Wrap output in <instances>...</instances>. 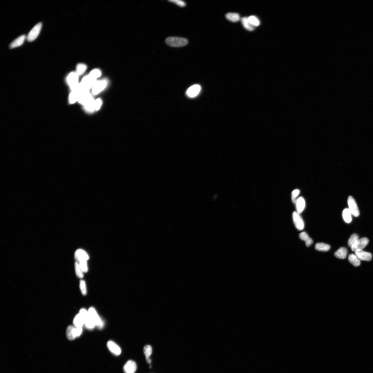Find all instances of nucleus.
Wrapping results in <instances>:
<instances>
[{
	"instance_id": "40",
	"label": "nucleus",
	"mask_w": 373,
	"mask_h": 373,
	"mask_svg": "<svg viewBox=\"0 0 373 373\" xmlns=\"http://www.w3.org/2000/svg\"><path fill=\"white\" fill-rule=\"evenodd\" d=\"M299 193V190L298 189H295L294 190L292 193V200L294 204H295L297 200L296 198L298 197Z\"/></svg>"
},
{
	"instance_id": "13",
	"label": "nucleus",
	"mask_w": 373,
	"mask_h": 373,
	"mask_svg": "<svg viewBox=\"0 0 373 373\" xmlns=\"http://www.w3.org/2000/svg\"><path fill=\"white\" fill-rule=\"evenodd\" d=\"M107 345L108 350L114 355L118 356L121 354V348L115 342L112 341H108Z\"/></svg>"
},
{
	"instance_id": "8",
	"label": "nucleus",
	"mask_w": 373,
	"mask_h": 373,
	"mask_svg": "<svg viewBox=\"0 0 373 373\" xmlns=\"http://www.w3.org/2000/svg\"><path fill=\"white\" fill-rule=\"evenodd\" d=\"M369 242V240L368 238H362L359 239L354 244H353L351 247V249L354 252L363 250L368 244Z\"/></svg>"
},
{
	"instance_id": "1",
	"label": "nucleus",
	"mask_w": 373,
	"mask_h": 373,
	"mask_svg": "<svg viewBox=\"0 0 373 373\" xmlns=\"http://www.w3.org/2000/svg\"><path fill=\"white\" fill-rule=\"evenodd\" d=\"M166 43L171 47L178 48L186 45L188 41L184 38L169 37L166 39Z\"/></svg>"
},
{
	"instance_id": "39",
	"label": "nucleus",
	"mask_w": 373,
	"mask_h": 373,
	"mask_svg": "<svg viewBox=\"0 0 373 373\" xmlns=\"http://www.w3.org/2000/svg\"><path fill=\"white\" fill-rule=\"evenodd\" d=\"M169 2L181 7H183L186 6V3L184 1L181 0H170Z\"/></svg>"
},
{
	"instance_id": "16",
	"label": "nucleus",
	"mask_w": 373,
	"mask_h": 373,
	"mask_svg": "<svg viewBox=\"0 0 373 373\" xmlns=\"http://www.w3.org/2000/svg\"><path fill=\"white\" fill-rule=\"evenodd\" d=\"M75 257L78 262H80L82 261H87L89 259V256L86 253L81 249H78L75 252Z\"/></svg>"
},
{
	"instance_id": "34",
	"label": "nucleus",
	"mask_w": 373,
	"mask_h": 373,
	"mask_svg": "<svg viewBox=\"0 0 373 373\" xmlns=\"http://www.w3.org/2000/svg\"><path fill=\"white\" fill-rule=\"evenodd\" d=\"M359 236L356 234H353L350 237L348 241V245L350 247H352L353 244H354L356 242L359 240Z\"/></svg>"
},
{
	"instance_id": "5",
	"label": "nucleus",
	"mask_w": 373,
	"mask_h": 373,
	"mask_svg": "<svg viewBox=\"0 0 373 373\" xmlns=\"http://www.w3.org/2000/svg\"><path fill=\"white\" fill-rule=\"evenodd\" d=\"M89 314L95 325L99 329H102L104 326V323L98 314L96 310L93 307H90L88 310Z\"/></svg>"
},
{
	"instance_id": "33",
	"label": "nucleus",
	"mask_w": 373,
	"mask_h": 373,
	"mask_svg": "<svg viewBox=\"0 0 373 373\" xmlns=\"http://www.w3.org/2000/svg\"><path fill=\"white\" fill-rule=\"evenodd\" d=\"M75 267L76 274L77 276L80 278H82L84 276L83 272L78 262L75 263Z\"/></svg>"
},
{
	"instance_id": "37",
	"label": "nucleus",
	"mask_w": 373,
	"mask_h": 373,
	"mask_svg": "<svg viewBox=\"0 0 373 373\" xmlns=\"http://www.w3.org/2000/svg\"><path fill=\"white\" fill-rule=\"evenodd\" d=\"M79 262L82 270L83 272L86 273L88 271V266H87V261H82Z\"/></svg>"
},
{
	"instance_id": "32",
	"label": "nucleus",
	"mask_w": 373,
	"mask_h": 373,
	"mask_svg": "<svg viewBox=\"0 0 373 373\" xmlns=\"http://www.w3.org/2000/svg\"><path fill=\"white\" fill-rule=\"evenodd\" d=\"M86 69V66L85 64H79L77 65L76 69V73L78 76L82 75L85 72Z\"/></svg>"
},
{
	"instance_id": "36",
	"label": "nucleus",
	"mask_w": 373,
	"mask_h": 373,
	"mask_svg": "<svg viewBox=\"0 0 373 373\" xmlns=\"http://www.w3.org/2000/svg\"><path fill=\"white\" fill-rule=\"evenodd\" d=\"M80 286L82 293L83 295H86L87 293V289L85 282L84 280H81Z\"/></svg>"
},
{
	"instance_id": "28",
	"label": "nucleus",
	"mask_w": 373,
	"mask_h": 373,
	"mask_svg": "<svg viewBox=\"0 0 373 373\" xmlns=\"http://www.w3.org/2000/svg\"><path fill=\"white\" fill-rule=\"evenodd\" d=\"M94 100L93 98L92 97L91 98L88 100L85 105H84V108L86 110L89 112H92L95 110L94 108Z\"/></svg>"
},
{
	"instance_id": "22",
	"label": "nucleus",
	"mask_w": 373,
	"mask_h": 373,
	"mask_svg": "<svg viewBox=\"0 0 373 373\" xmlns=\"http://www.w3.org/2000/svg\"><path fill=\"white\" fill-rule=\"evenodd\" d=\"M299 237L301 240L305 242L306 245L307 247H309L313 243L312 239L309 237L308 235L306 232H303L299 234Z\"/></svg>"
},
{
	"instance_id": "21",
	"label": "nucleus",
	"mask_w": 373,
	"mask_h": 373,
	"mask_svg": "<svg viewBox=\"0 0 373 373\" xmlns=\"http://www.w3.org/2000/svg\"><path fill=\"white\" fill-rule=\"evenodd\" d=\"M143 352L146 356L147 362L148 363L150 364L151 362L150 356L152 353V348L151 346L149 345H145L143 348Z\"/></svg>"
},
{
	"instance_id": "12",
	"label": "nucleus",
	"mask_w": 373,
	"mask_h": 373,
	"mask_svg": "<svg viewBox=\"0 0 373 373\" xmlns=\"http://www.w3.org/2000/svg\"><path fill=\"white\" fill-rule=\"evenodd\" d=\"M137 369V365L134 361L130 360L125 364L123 368L124 373H135Z\"/></svg>"
},
{
	"instance_id": "4",
	"label": "nucleus",
	"mask_w": 373,
	"mask_h": 373,
	"mask_svg": "<svg viewBox=\"0 0 373 373\" xmlns=\"http://www.w3.org/2000/svg\"><path fill=\"white\" fill-rule=\"evenodd\" d=\"M78 75L77 73L72 72L68 75L67 78V83L71 88L72 91L75 90L79 85Z\"/></svg>"
},
{
	"instance_id": "11",
	"label": "nucleus",
	"mask_w": 373,
	"mask_h": 373,
	"mask_svg": "<svg viewBox=\"0 0 373 373\" xmlns=\"http://www.w3.org/2000/svg\"><path fill=\"white\" fill-rule=\"evenodd\" d=\"M107 83L105 80L97 81L92 89V94L96 95L103 90L107 86Z\"/></svg>"
},
{
	"instance_id": "3",
	"label": "nucleus",
	"mask_w": 373,
	"mask_h": 373,
	"mask_svg": "<svg viewBox=\"0 0 373 373\" xmlns=\"http://www.w3.org/2000/svg\"><path fill=\"white\" fill-rule=\"evenodd\" d=\"M96 82V79L89 75L84 77L79 84L82 89L85 90L89 91L90 89L92 88Z\"/></svg>"
},
{
	"instance_id": "15",
	"label": "nucleus",
	"mask_w": 373,
	"mask_h": 373,
	"mask_svg": "<svg viewBox=\"0 0 373 373\" xmlns=\"http://www.w3.org/2000/svg\"><path fill=\"white\" fill-rule=\"evenodd\" d=\"M355 253V255L360 260L369 261L372 259V255L371 253H370L361 250L356 251Z\"/></svg>"
},
{
	"instance_id": "17",
	"label": "nucleus",
	"mask_w": 373,
	"mask_h": 373,
	"mask_svg": "<svg viewBox=\"0 0 373 373\" xmlns=\"http://www.w3.org/2000/svg\"><path fill=\"white\" fill-rule=\"evenodd\" d=\"M66 335L67 338L70 340H74L77 337L75 326H69L67 329Z\"/></svg>"
},
{
	"instance_id": "31",
	"label": "nucleus",
	"mask_w": 373,
	"mask_h": 373,
	"mask_svg": "<svg viewBox=\"0 0 373 373\" xmlns=\"http://www.w3.org/2000/svg\"><path fill=\"white\" fill-rule=\"evenodd\" d=\"M247 18L249 22L253 26L257 27L260 25V21L256 16L252 15Z\"/></svg>"
},
{
	"instance_id": "10",
	"label": "nucleus",
	"mask_w": 373,
	"mask_h": 373,
	"mask_svg": "<svg viewBox=\"0 0 373 373\" xmlns=\"http://www.w3.org/2000/svg\"><path fill=\"white\" fill-rule=\"evenodd\" d=\"M78 91V101L83 105L92 97L89 91L81 90Z\"/></svg>"
},
{
	"instance_id": "19",
	"label": "nucleus",
	"mask_w": 373,
	"mask_h": 373,
	"mask_svg": "<svg viewBox=\"0 0 373 373\" xmlns=\"http://www.w3.org/2000/svg\"><path fill=\"white\" fill-rule=\"evenodd\" d=\"M297 212L300 214L303 211L306 207V201L302 197H299L295 203Z\"/></svg>"
},
{
	"instance_id": "29",
	"label": "nucleus",
	"mask_w": 373,
	"mask_h": 373,
	"mask_svg": "<svg viewBox=\"0 0 373 373\" xmlns=\"http://www.w3.org/2000/svg\"><path fill=\"white\" fill-rule=\"evenodd\" d=\"M242 23L244 27L247 30L250 31H252L254 29V27L249 22V21L248 19V18L246 17H244L242 18L241 19Z\"/></svg>"
},
{
	"instance_id": "30",
	"label": "nucleus",
	"mask_w": 373,
	"mask_h": 373,
	"mask_svg": "<svg viewBox=\"0 0 373 373\" xmlns=\"http://www.w3.org/2000/svg\"><path fill=\"white\" fill-rule=\"evenodd\" d=\"M78 93L77 90L72 91L70 94L69 97V102L70 104H74L77 101H78Z\"/></svg>"
},
{
	"instance_id": "14",
	"label": "nucleus",
	"mask_w": 373,
	"mask_h": 373,
	"mask_svg": "<svg viewBox=\"0 0 373 373\" xmlns=\"http://www.w3.org/2000/svg\"><path fill=\"white\" fill-rule=\"evenodd\" d=\"M201 90V87L198 84H195L190 86L187 91V96L191 97H194L197 96Z\"/></svg>"
},
{
	"instance_id": "6",
	"label": "nucleus",
	"mask_w": 373,
	"mask_h": 373,
	"mask_svg": "<svg viewBox=\"0 0 373 373\" xmlns=\"http://www.w3.org/2000/svg\"><path fill=\"white\" fill-rule=\"evenodd\" d=\"M42 24L41 23H38L35 25L31 30L30 31L28 36L26 37L27 40L29 42L33 41L36 39L39 35L42 28Z\"/></svg>"
},
{
	"instance_id": "35",
	"label": "nucleus",
	"mask_w": 373,
	"mask_h": 373,
	"mask_svg": "<svg viewBox=\"0 0 373 373\" xmlns=\"http://www.w3.org/2000/svg\"><path fill=\"white\" fill-rule=\"evenodd\" d=\"M101 72L100 70L98 69H95L92 70V71L90 73L89 75L91 77L96 79L97 78H98L101 75Z\"/></svg>"
},
{
	"instance_id": "23",
	"label": "nucleus",
	"mask_w": 373,
	"mask_h": 373,
	"mask_svg": "<svg viewBox=\"0 0 373 373\" xmlns=\"http://www.w3.org/2000/svg\"><path fill=\"white\" fill-rule=\"evenodd\" d=\"M226 17L228 20L236 23L240 20V16L238 13H229L226 15Z\"/></svg>"
},
{
	"instance_id": "20",
	"label": "nucleus",
	"mask_w": 373,
	"mask_h": 373,
	"mask_svg": "<svg viewBox=\"0 0 373 373\" xmlns=\"http://www.w3.org/2000/svg\"><path fill=\"white\" fill-rule=\"evenodd\" d=\"M347 254V250L346 248L344 247L340 248L334 253V255L337 258L341 259H345Z\"/></svg>"
},
{
	"instance_id": "26",
	"label": "nucleus",
	"mask_w": 373,
	"mask_h": 373,
	"mask_svg": "<svg viewBox=\"0 0 373 373\" xmlns=\"http://www.w3.org/2000/svg\"><path fill=\"white\" fill-rule=\"evenodd\" d=\"M330 248L331 247L329 245L324 243H317L315 245V249L319 251H328Z\"/></svg>"
},
{
	"instance_id": "25",
	"label": "nucleus",
	"mask_w": 373,
	"mask_h": 373,
	"mask_svg": "<svg viewBox=\"0 0 373 373\" xmlns=\"http://www.w3.org/2000/svg\"><path fill=\"white\" fill-rule=\"evenodd\" d=\"M348 260L354 266L358 267L360 265V260L355 254H350L348 256Z\"/></svg>"
},
{
	"instance_id": "18",
	"label": "nucleus",
	"mask_w": 373,
	"mask_h": 373,
	"mask_svg": "<svg viewBox=\"0 0 373 373\" xmlns=\"http://www.w3.org/2000/svg\"><path fill=\"white\" fill-rule=\"evenodd\" d=\"M26 38L25 35H22L19 36L10 44V48H14L19 47L22 45Z\"/></svg>"
},
{
	"instance_id": "7",
	"label": "nucleus",
	"mask_w": 373,
	"mask_h": 373,
	"mask_svg": "<svg viewBox=\"0 0 373 373\" xmlns=\"http://www.w3.org/2000/svg\"><path fill=\"white\" fill-rule=\"evenodd\" d=\"M348 203L350 211L353 216L355 217H358L360 215V212L358 208L357 204L354 199L350 196L348 198Z\"/></svg>"
},
{
	"instance_id": "24",
	"label": "nucleus",
	"mask_w": 373,
	"mask_h": 373,
	"mask_svg": "<svg viewBox=\"0 0 373 373\" xmlns=\"http://www.w3.org/2000/svg\"><path fill=\"white\" fill-rule=\"evenodd\" d=\"M73 324L75 327H82L84 325L83 318L80 314L76 315L73 320Z\"/></svg>"
},
{
	"instance_id": "2",
	"label": "nucleus",
	"mask_w": 373,
	"mask_h": 373,
	"mask_svg": "<svg viewBox=\"0 0 373 373\" xmlns=\"http://www.w3.org/2000/svg\"><path fill=\"white\" fill-rule=\"evenodd\" d=\"M79 314L83 318L84 325H85L86 328L89 330H92L93 329L96 325L94 321L90 316L88 311L85 309L83 308L80 310Z\"/></svg>"
},
{
	"instance_id": "38",
	"label": "nucleus",
	"mask_w": 373,
	"mask_h": 373,
	"mask_svg": "<svg viewBox=\"0 0 373 373\" xmlns=\"http://www.w3.org/2000/svg\"><path fill=\"white\" fill-rule=\"evenodd\" d=\"M102 105V100L100 99H97L96 100H94V108L95 110L98 111L101 107Z\"/></svg>"
},
{
	"instance_id": "27",
	"label": "nucleus",
	"mask_w": 373,
	"mask_h": 373,
	"mask_svg": "<svg viewBox=\"0 0 373 373\" xmlns=\"http://www.w3.org/2000/svg\"><path fill=\"white\" fill-rule=\"evenodd\" d=\"M352 214L348 208L345 209L343 211L342 216L345 222L350 223L352 221Z\"/></svg>"
},
{
	"instance_id": "9",
	"label": "nucleus",
	"mask_w": 373,
	"mask_h": 373,
	"mask_svg": "<svg viewBox=\"0 0 373 373\" xmlns=\"http://www.w3.org/2000/svg\"><path fill=\"white\" fill-rule=\"evenodd\" d=\"M293 219L296 228L299 230H303L304 227V222L300 214L297 211L294 212L293 214Z\"/></svg>"
}]
</instances>
